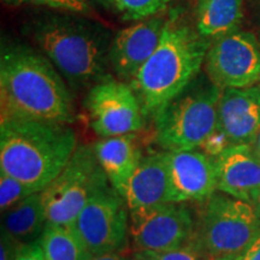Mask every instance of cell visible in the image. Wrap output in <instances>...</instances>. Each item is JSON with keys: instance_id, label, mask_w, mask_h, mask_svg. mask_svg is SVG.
Here are the masks:
<instances>
[{"instance_id": "cell-8", "label": "cell", "mask_w": 260, "mask_h": 260, "mask_svg": "<svg viewBox=\"0 0 260 260\" xmlns=\"http://www.w3.org/2000/svg\"><path fill=\"white\" fill-rule=\"evenodd\" d=\"M128 211L123 195L107 184L90 198L70 225L93 255L122 252L129 237Z\"/></svg>"}, {"instance_id": "cell-29", "label": "cell", "mask_w": 260, "mask_h": 260, "mask_svg": "<svg viewBox=\"0 0 260 260\" xmlns=\"http://www.w3.org/2000/svg\"><path fill=\"white\" fill-rule=\"evenodd\" d=\"M251 146V149L253 152V154L255 155L256 159L260 161V129L256 132V134L254 135V138L252 139V141L248 144Z\"/></svg>"}, {"instance_id": "cell-2", "label": "cell", "mask_w": 260, "mask_h": 260, "mask_svg": "<svg viewBox=\"0 0 260 260\" xmlns=\"http://www.w3.org/2000/svg\"><path fill=\"white\" fill-rule=\"evenodd\" d=\"M28 32L71 88H92L107 76L112 37L109 29L84 16L42 14L29 22Z\"/></svg>"}, {"instance_id": "cell-11", "label": "cell", "mask_w": 260, "mask_h": 260, "mask_svg": "<svg viewBox=\"0 0 260 260\" xmlns=\"http://www.w3.org/2000/svg\"><path fill=\"white\" fill-rule=\"evenodd\" d=\"M207 76L222 89L247 88L260 82V41L237 30L212 41L205 60Z\"/></svg>"}, {"instance_id": "cell-28", "label": "cell", "mask_w": 260, "mask_h": 260, "mask_svg": "<svg viewBox=\"0 0 260 260\" xmlns=\"http://www.w3.org/2000/svg\"><path fill=\"white\" fill-rule=\"evenodd\" d=\"M15 260H46L44 253H42L41 246L39 243V240L31 243H25L21 245L18 248L17 255Z\"/></svg>"}, {"instance_id": "cell-19", "label": "cell", "mask_w": 260, "mask_h": 260, "mask_svg": "<svg viewBox=\"0 0 260 260\" xmlns=\"http://www.w3.org/2000/svg\"><path fill=\"white\" fill-rule=\"evenodd\" d=\"M242 18V0H200L197 3L195 28L211 41L237 30Z\"/></svg>"}, {"instance_id": "cell-18", "label": "cell", "mask_w": 260, "mask_h": 260, "mask_svg": "<svg viewBox=\"0 0 260 260\" xmlns=\"http://www.w3.org/2000/svg\"><path fill=\"white\" fill-rule=\"evenodd\" d=\"M47 224L41 191L25 198L4 213L2 229L21 245L40 239Z\"/></svg>"}, {"instance_id": "cell-10", "label": "cell", "mask_w": 260, "mask_h": 260, "mask_svg": "<svg viewBox=\"0 0 260 260\" xmlns=\"http://www.w3.org/2000/svg\"><path fill=\"white\" fill-rule=\"evenodd\" d=\"M194 226L193 213L184 204H159L129 213V237L136 252H160L186 246Z\"/></svg>"}, {"instance_id": "cell-4", "label": "cell", "mask_w": 260, "mask_h": 260, "mask_svg": "<svg viewBox=\"0 0 260 260\" xmlns=\"http://www.w3.org/2000/svg\"><path fill=\"white\" fill-rule=\"evenodd\" d=\"M77 146L69 124L3 118L0 170L42 191L69 162Z\"/></svg>"}, {"instance_id": "cell-15", "label": "cell", "mask_w": 260, "mask_h": 260, "mask_svg": "<svg viewBox=\"0 0 260 260\" xmlns=\"http://www.w3.org/2000/svg\"><path fill=\"white\" fill-rule=\"evenodd\" d=\"M214 164L218 191L249 201L260 189V161L249 145H232L214 158Z\"/></svg>"}, {"instance_id": "cell-7", "label": "cell", "mask_w": 260, "mask_h": 260, "mask_svg": "<svg viewBox=\"0 0 260 260\" xmlns=\"http://www.w3.org/2000/svg\"><path fill=\"white\" fill-rule=\"evenodd\" d=\"M107 184L94 148L79 145L60 174L41 191L47 223L73 224L90 198Z\"/></svg>"}, {"instance_id": "cell-9", "label": "cell", "mask_w": 260, "mask_h": 260, "mask_svg": "<svg viewBox=\"0 0 260 260\" xmlns=\"http://www.w3.org/2000/svg\"><path fill=\"white\" fill-rule=\"evenodd\" d=\"M89 124L100 138L135 134L146 126L141 103L130 83L107 75L87 93Z\"/></svg>"}, {"instance_id": "cell-22", "label": "cell", "mask_w": 260, "mask_h": 260, "mask_svg": "<svg viewBox=\"0 0 260 260\" xmlns=\"http://www.w3.org/2000/svg\"><path fill=\"white\" fill-rule=\"evenodd\" d=\"M5 4L18 6V5H37L44 6L59 12L84 16L93 18L95 16L93 6L88 0H3Z\"/></svg>"}, {"instance_id": "cell-12", "label": "cell", "mask_w": 260, "mask_h": 260, "mask_svg": "<svg viewBox=\"0 0 260 260\" xmlns=\"http://www.w3.org/2000/svg\"><path fill=\"white\" fill-rule=\"evenodd\" d=\"M168 19L161 14L141 19L119 30L110 47V65L117 76L130 82L157 50Z\"/></svg>"}, {"instance_id": "cell-31", "label": "cell", "mask_w": 260, "mask_h": 260, "mask_svg": "<svg viewBox=\"0 0 260 260\" xmlns=\"http://www.w3.org/2000/svg\"><path fill=\"white\" fill-rule=\"evenodd\" d=\"M90 4L102 6V8L106 10L115 9V2L116 0H88Z\"/></svg>"}, {"instance_id": "cell-33", "label": "cell", "mask_w": 260, "mask_h": 260, "mask_svg": "<svg viewBox=\"0 0 260 260\" xmlns=\"http://www.w3.org/2000/svg\"><path fill=\"white\" fill-rule=\"evenodd\" d=\"M193 2H195V3H199V2H200V0H193Z\"/></svg>"}, {"instance_id": "cell-21", "label": "cell", "mask_w": 260, "mask_h": 260, "mask_svg": "<svg viewBox=\"0 0 260 260\" xmlns=\"http://www.w3.org/2000/svg\"><path fill=\"white\" fill-rule=\"evenodd\" d=\"M172 0H116L115 10L123 21H141L159 15Z\"/></svg>"}, {"instance_id": "cell-3", "label": "cell", "mask_w": 260, "mask_h": 260, "mask_svg": "<svg viewBox=\"0 0 260 260\" xmlns=\"http://www.w3.org/2000/svg\"><path fill=\"white\" fill-rule=\"evenodd\" d=\"M211 44L197 28L170 16L157 50L129 82L146 117L153 118L199 76Z\"/></svg>"}, {"instance_id": "cell-24", "label": "cell", "mask_w": 260, "mask_h": 260, "mask_svg": "<svg viewBox=\"0 0 260 260\" xmlns=\"http://www.w3.org/2000/svg\"><path fill=\"white\" fill-rule=\"evenodd\" d=\"M133 260H207L190 243L168 251L136 252Z\"/></svg>"}, {"instance_id": "cell-1", "label": "cell", "mask_w": 260, "mask_h": 260, "mask_svg": "<svg viewBox=\"0 0 260 260\" xmlns=\"http://www.w3.org/2000/svg\"><path fill=\"white\" fill-rule=\"evenodd\" d=\"M3 118L71 124L75 109L70 89L50 59L27 45H3L0 54Z\"/></svg>"}, {"instance_id": "cell-5", "label": "cell", "mask_w": 260, "mask_h": 260, "mask_svg": "<svg viewBox=\"0 0 260 260\" xmlns=\"http://www.w3.org/2000/svg\"><path fill=\"white\" fill-rule=\"evenodd\" d=\"M222 92L207 74L200 73L154 115L155 142L167 152L199 148L216 129Z\"/></svg>"}, {"instance_id": "cell-6", "label": "cell", "mask_w": 260, "mask_h": 260, "mask_svg": "<svg viewBox=\"0 0 260 260\" xmlns=\"http://www.w3.org/2000/svg\"><path fill=\"white\" fill-rule=\"evenodd\" d=\"M259 233L252 203L219 191L203 203L189 243L207 260H217L240 252Z\"/></svg>"}, {"instance_id": "cell-13", "label": "cell", "mask_w": 260, "mask_h": 260, "mask_svg": "<svg viewBox=\"0 0 260 260\" xmlns=\"http://www.w3.org/2000/svg\"><path fill=\"white\" fill-rule=\"evenodd\" d=\"M170 203H204L217 190L214 158L197 149L167 152Z\"/></svg>"}, {"instance_id": "cell-32", "label": "cell", "mask_w": 260, "mask_h": 260, "mask_svg": "<svg viewBox=\"0 0 260 260\" xmlns=\"http://www.w3.org/2000/svg\"><path fill=\"white\" fill-rule=\"evenodd\" d=\"M249 203H252L253 206L255 207L256 212H258L259 216H260V189L255 190L254 193L252 194L251 200H249Z\"/></svg>"}, {"instance_id": "cell-17", "label": "cell", "mask_w": 260, "mask_h": 260, "mask_svg": "<svg viewBox=\"0 0 260 260\" xmlns=\"http://www.w3.org/2000/svg\"><path fill=\"white\" fill-rule=\"evenodd\" d=\"M93 148L110 184L124 198L128 181L144 158L135 135L102 138Z\"/></svg>"}, {"instance_id": "cell-26", "label": "cell", "mask_w": 260, "mask_h": 260, "mask_svg": "<svg viewBox=\"0 0 260 260\" xmlns=\"http://www.w3.org/2000/svg\"><path fill=\"white\" fill-rule=\"evenodd\" d=\"M217 260H260V233L240 252Z\"/></svg>"}, {"instance_id": "cell-14", "label": "cell", "mask_w": 260, "mask_h": 260, "mask_svg": "<svg viewBox=\"0 0 260 260\" xmlns=\"http://www.w3.org/2000/svg\"><path fill=\"white\" fill-rule=\"evenodd\" d=\"M217 125L232 145H248L260 129V86L223 89Z\"/></svg>"}, {"instance_id": "cell-20", "label": "cell", "mask_w": 260, "mask_h": 260, "mask_svg": "<svg viewBox=\"0 0 260 260\" xmlns=\"http://www.w3.org/2000/svg\"><path fill=\"white\" fill-rule=\"evenodd\" d=\"M39 243L46 260H92L94 256L71 225L47 223Z\"/></svg>"}, {"instance_id": "cell-16", "label": "cell", "mask_w": 260, "mask_h": 260, "mask_svg": "<svg viewBox=\"0 0 260 260\" xmlns=\"http://www.w3.org/2000/svg\"><path fill=\"white\" fill-rule=\"evenodd\" d=\"M124 200L129 211L170 203V176L165 152L142 158L126 184Z\"/></svg>"}, {"instance_id": "cell-25", "label": "cell", "mask_w": 260, "mask_h": 260, "mask_svg": "<svg viewBox=\"0 0 260 260\" xmlns=\"http://www.w3.org/2000/svg\"><path fill=\"white\" fill-rule=\"evenodd\" d=\"M230 140L228 138L225 133L219 128L218 125L213 130L211 134L205 139V141L200 146V151L204 152L209 157L217 158L223 153L228 147H230Z\"/></svg>"}, {"instance_id": "cell-30", "label": "cell", "mask_w": 260, "mask_h": 260, "mask_svg": "<svg viewBox=\"0 0 260 260\" xmlns=\"http://www.w3.org/2000/svg\"><path fill=\"white\" fill-rule=\"evenodd\" d=\"M92 260H128V259L122 254V252H117V253H107V254H102V255H94Z\"/></svg>"}, {"instance_id": "cell-27", "label": "cell", "mask_w": 260, "mask_h": 260, "mask_svg": "<svg viewBox=\"0 0 260 260\" xmlns=\"http://www.w3.org/2000/svg\"><path fill=\"white\" fill-rule=\"evenodd\" d=\"M21 243L12 239L5 230L2 229V245H0V260H15Z\"/></svg>"}, {"instance_id": "cell-23", "label": "cell", "mask_w": 260, "mask_h": 260, "mask_svg": "<svg viewBox=\"0 0 260 260\" xmlns=\"http://www.w3.org/2000/svg\"><path fill=\"white\" fill-rule=\"evenodd\" d=\"M32 193L37 191L32 190L23 182L0 170V207L3 213Z\"/></svg>"}]
</instances>
